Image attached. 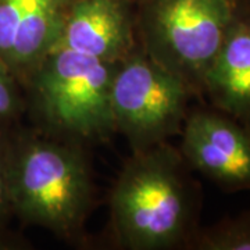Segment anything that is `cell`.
<instances>
[{
  "label": "cell",
  "mask_w": 250,
  "mask_h": 250,
  "mask_svg": "<svg viewBox=\"0 0 250 250\" xmlns=\"http://www.w3.org/2000/svg\"><path fill=\"white\" fill-rule=\"evenodd\" d=\"M202 195L179 149L168 142L135 150L110 195L117 242L131 250L188 249L200 227Z\"/></svg>",
  "instance_id": "obj_1"
},
{
  "label": "cell",
  "mask_w": 250,
  "mask_h": 250,
  "mask_svg": "<svg viewBox=\"0 0 250 250\" xmlns=\"http://www.w3.org/2000/svg\"><path fill=\"white\" fill-rule=\"evenodd\" d=\"M7 184L13 215L65 241L80 239L95 185L77 145L34 134L9 139Z\"/></svg>",
  "instance_id": "obj_2"
},
{
  "label": "cell",
  "mask_w": 250,
  "mask_h": 250,
  "mask_svg": "<svg viewBox=\"0 0 250 250\" xmlns=\"http://www.w3.org/2000/svg\"><path fill=\"white\" fill-rule=\"evenodd\" d=\"M117 62L53 49L24 83L49 128L74 141H98L114 134L111 83Z\"/></svg>",
  "instance_id": "obj_3"
},
{
  "label": "cell",
  "mask_w": 250,
  "mask_h": 250,
  "mask_svg": "<svg viewBox=\"0 0 250 250\" xmlns=\"http://www.w3.org/2000/svg\"><path fill=\"white\" fill-rule=\"evenodd\" d=\"M236 0H143L138 43L203 99L205 77L236 14Z\"/></svg>",
  "instance_id": "obj_4"
},
{
  "label": "cell",
  "mask_w": 250,
  "mask_h": 250,
  "mask_svg": "<svg viewBox=\"0 0 250 250\" xmlns=\"http://www.w3.org/2000/svg\"><path fill=\"white\" fill-rule=\"evenodd\" d=\"M193 92L138 46L117 62L111 83V111L116 132L132 149L168 142L181 134Z\"/></svg>",
  "instance_id": "obj_5"
},
{
  "label": "cell",
  "mask_w": 250,
  "mask_h": 250,
  "mask_svg": "<svg viewBox=\"0 0 250 250\" xmlns=\"http://www.w3.org/2000/svg\"><path fill=\"white\" fill-rule=\"evenodd\" d=\"M179 152L192 171L225 192L250 190V131L217 108L188 111Z\"/></svg>",
  "instance_id": "obj_6"
},
{
  "label": "cell",
  "mask_w": 250,
  "mask_h": 250,
  "mask_svg": "<svg viewBox=\"0 0 250 250\" xmlns=\"http://www.w3.org/2000/svg\"><path fill=\"white\" fill-rule=\"evenodd\" d=\"M72 0H0V60L24 85L53 50Z\"/></svg>",
  "instance_id": "obj_7"
},
{
  "label": "cell",
  "mask_w": 250,
  "mask_h": 250,
  "mask_svg": "<svg viewBox=\"0 0 250 250\" xmlns=\"http://www.w3.org/2000/svg\"><path fill=\"white\" fill-rule=\"evenodd\" d=\"M129 0H72L54 49L118 62L139 46Z\"/></svg>",
  "instance_id": "obj_8"
},
{
  "label": "cell",
  "mask_w": 250,
  "mask_h": 250,
  "mask_svg": "<svg viewBox=\"0 0 250 250\" xmlns=\"http://www.w3.org/2000/svg\"><path fill=\"white\" fill-rule=\"evenodd\" d=\"M203 99L250 131L249 4L238 1L232 24L206 74Z\"/></svg>",
  "instance_id": "obj_9"
},
{
  "label": "cell",
  "mask_w": 250,
  "mask_h": 250,
  "mask_svg": "<svg viewBox=\"0 0 250 250\" xmlns=\"http://www.w3.org/2000/svg\"><path fill=\"white\" fill-rule=\"evenodd\" d=\"M188 249L250 250V207L210 225H200Z\"/></svg>",
  "instance_id": "obj_10"
},
{
  "label": "cell",
  "mask_w": 250,
  "mask_h": 250,
  "mask_svg": "<svg viewBox=\"0 0 250 250\" xmlns=\"http://www.w3.org/2000/svg\"><path fill=\"white\" fill-rule=\"evenodd\" d=\"M24 85L0 60V125L17 120L25 110Z\"/></svg>",
  "instance_id": "obj_11"
},
{
  "label": "cell",
  "mask_w": 250,
  "mask_h": 250,
  "mask_svg": "<svg viewBox=\"0 0 250 250\" xmlns=\"http://www.w3.org/2000/svg\"><path fill=\"white\" fill-rule=\"evenodd\" d=\"M7 153H9V138L0 131V235L7 223L9 217L13 214L9 196L7 184Z\"/></svg>",
  "instance_id": "obj_12"
},
{
  "label": "cell",
  "mask_w": 250,
  "mask_h": 250,
  "mask_svg": "<svg viewBox=\"0 0 250 250\" xmlns=\"http://www.w3.org/2000/svg\"><path fill=\"white\" fill-rule=\"evenodd\" d=\"M129 1H131V3H136V4H141V3H142L143 0H129Z\"/></svg>",
  "instance_id": "obj_13"
},
{
  "label": "cell",
  "mask_w": 250,
  "mask_h": 250,
  "mask_svg": "<svg viewBox=\"0 0 250 250\" xmlns=\"http://www.w3.org/2000/svg\"><path fill=\"white\" fill-rule=\"evenodd\" d=\"M238 1H241V3H245V4H249V6H250V0H238Z\"/></svg>",
  "instance_id": "obj_14"
}]
</instances>
